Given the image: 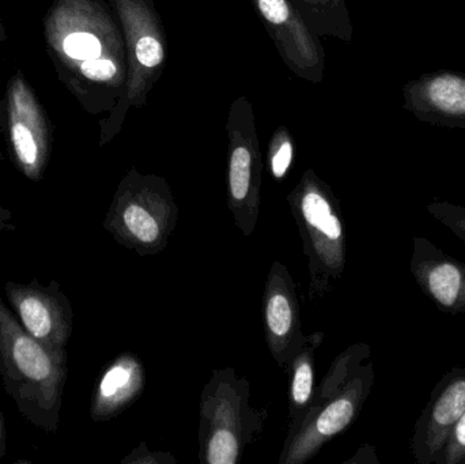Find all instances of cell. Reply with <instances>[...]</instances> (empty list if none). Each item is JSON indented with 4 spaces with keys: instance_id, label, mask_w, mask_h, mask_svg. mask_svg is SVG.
<instances>
[{
    "instance_id": "6da1fadb",
    "label": "cell",
    "mask_w": 465,
    "mask_h": 464,
    "mask_svg": "<svg viewBox=\"0 0 465 464\" xmlns=\"http://www.w3.org/2000/svg\"><path fill=\"white\" fill-rule=\"evenodd\" d=\"M67 350L25 331L0 296V375L5 392L33 427L56 433L67 380Z\"/></svg>"
},
{
    "instance_id": "7a4b0ae2",
    "label": "cell",
    "mask_w": 465,
    "mask_h": 464,
    "mask_svg": "<svg viewBox=\"0 0 465 464\" xmlns=\"http://www.w3.org/2000/svg\"><path fill=\"white\" fill-rule=\"evenodd\" d=\"M43 35L54 73L79 100L89 84L116 76V63L105 56V22L93 0H52Z\"/></svg>"
},
{
    "instance_id": "3957f363",
    "label": "cell",
    "mask_w": 465,
    "mask_h": 464,
    "mask_svg": "<svg viewBox=\"0 0 465 464\" xmlns=\"http://www.w3.org/2000/svg\"><path fill=\"white\" fill-rule=\"evenodd\" d=\"M5 141L15 168L33 183L45 176L54 133L43 104L24 71L8 79L5 95Z\"/></svg>"
},
{
    "instance_id": "277c9868",
    "label": "cell",
    "mask_w": 465,
    "mask_h": 464,
    "mask_svg": "<svg viewBox=\"0 0 465 464\" xmlns=\"http://www.w3.org/2000/svg\"><path fill=\"white\" fill-rule=\"evenodd\" d=\"M8 304L27 334L52 348H65L73 332V308L59 282L46 286L38 280L29 283L8 281L5 285Z\"/></svg>"
},
{
    "instance_id": "5b68a950",
    "label": "cell",
    "mask_w": 465,
    "mask_h": 464,
    "mask_svg": "<svg viewBox=\"0 0 465 464\" xmlns=\"http://www.w3.org/2000/svg\"><path fill=\"white\" fill-rule=\"evenodd\" d=\"M464 411L465 368L453 367L431 390L430 400L415 422L411 452L417 463L433 464Z\"/></svg>"
},
{
    "instance_id": "8992f818",
    "label": "cell",
    "mask_w": 465,
    "mask_h": 464,
    "mask_svg": "<svg viewBox=\"0 0 465 464\" xmlns=\"http://www.w3.org/2000/svg\"><path fill=\"white\" fill-rule=\"evenodd\" d=\"M410 271L423 294L441 312L465 313V263L440 250L430 240L415 236Z\"/></svg>"
},
{
    "instance_id": "52a82bcc",
    "label": "cell",
    "mask_w": 465,
    "mask_h": 464,
    "mask_svg": "<svg viewBox=\"0 0 465 464\" xmlns=\"http://www.w3.org/2000/svg\"><path fill=\"white\" fill-rule=\"evenodd\" d=\"M404 109L420 122L465 131V75L455 71L423 74L404 86Z\"/></svg>"
},
{
    "instance_id": "ba28073f",
    "label": "cell",
    "mask_w": 465,
    "mask_h": 464,
    "mask_svg": "<svg viewBox=\"0 0 465 464\" xmlns=\"http://www.w3.org/2000/svg\"><path fill=\"white\" fill-rule=\"evenodd\" d=\"M302 212L305 220L330 240H341V223L333 214L328 202L320 193H306L302 201Z\"/></svg>"
},
{
    "instance_id": "9c48e42d",
    "label": "cell",
    "mask_w": 465,
    "mask_h": 464,
    "mask_svg": "<svg viewBox=\"0 0 465 464\" xmlns=\"http://www.w3.org/2000/svg\"><path fill=\"white\" fill-rule=\"evenodd\" d=\"M131 372L124 365H114L106 370L98 384V397L95 402V414L106 413V409L116 402V397L127 387Z\"/></svg>"
},
{
    "instance_id": "30bf717a",
    "label": "cell",
    "mask_w": 465,
    "mask_h": 464,
    "mask_svg": "<svg viewBox=\"0 0 465 464\" xmlns=\"http://www.w3.org/2000/svg\"><path fill=\"white\" fill-rule=\"evenodd\" d=\"M357 411V403L351 398H341L325 409L317 421V430L322 435L332 436L349 427Z\"/></svg>"
},
{
    "instance_id": "8fae6325",
    "label": "cell",
    "mask_w": 465,
    "mask_h": 464,
    "mask_svg": "<svg viewBox=\"0 0 465 464\" xmlns=\"http://www.w3.org/2000/svg\"><path fill=\"white\" fill-rule=\"evenodd\" d=\"M125 228L143 242H153L158 237V225L154 218L136 204H130L122 212Z\"/></svg>"
},
{
    "instance_id": "7c38bea8",
    "label": "cell",
    "mask_w": 465,
    "mask_h": 464,
    "mask_svg": "<svg viewBox=\"0 0 465 464\" xmlns=\"http://www.w3.org/2000/svg\"><path fill=\"white\" fill-rule=\"evenodd\" d=\"M251 183V154L245 147H237L231 163V190L235 201H242Z\"/></svg>"
},
{
    "instance_id": "4fadbf2b",
    "label": "cell",
    "mask_w": 465,
    "mask_h": 464,
    "mask_svg": "<svg viewBox=\"0 0 465 464\" xmlns=\"http://www.w3.org/2000/svg\"><path fill=\"white\" fill-rule=\"evenodd\" d=\"M428 212L437 221L447 226L465 245V207L450 202H433L428 204Z\"/></svg>"
},
{
    "instance_id": "5bb4252c",
    "label": "cell",
    "mask_w": 465,
    "mask_h": 464,
    "mask_svg": "<svg viewBox=\"0 0 465 464\" xmlns=\"http://www.w3.org/2000/svg\"><path fill=\"white\" fill-rule=\"evenodd\" d=\"M465 463V411L458 420L455 427L448 436L447 443L433 464H464Z\"/></svg>"
},
{
    "instance_id": "9a60e30c",
    "label": "cell",
    "mask_w": 465,
    "mask_h": 464,
    "mask_svg": "<svg viewBox=\"0 0 465 464\" xmlns=\"http://www.w3.org/2000/svg\"><path fill=\"white\" fill-rule=\"evenodd\" d=\"M238 446L234 436L228 430H220L212 439L209 447V462L212 464H232L237 459Z\"/></svg>"
},
{
    "instance_id": "2e32d148",
    "label": "cell",
    "mask_w": 465,
    "mask_h": 464,
    "mask_svg": "<svg viewBox=\"0 0 465 464\" xmlns=\"http://www.w3.org/2000/svg\"><path fill=\"white\" fill-rule=\"evenodd\" d=\"M268 327L275 335L287 334L292 326V311L286 297L273 296L268 302L267 308Z\"/></svg>"
},
{
    "instance_id": "e0dca14e",
    "label": "cell",
    "mask_w": 465,
    "mask_h": 464,
    "mask_svg": "<svg viewBox=\"0 0 465 464\" xmlns=\"http://www.w3.org/2000/svg\"><path fill=\"white\" fill-rule=\"evenodd\" d=\"M136 59L146 67H157L163 60V45L154 37H143L136 43Z\"/></svg>"
},
{
    "instance_id": "ac0fdd59",
    "label": "cell",
    "mask_w": 465,
    "mask_h": 464,
    "mask_svg": "<svg viewBox=\"0 0 465 464\" xmlns=\"http://www.w3.org/2000/svg\"><path fill=\"white\" fill-rule=\"evenodd\" d=\"M312 368L311 365L302 364L295 372L294 381H292V395L295 402L303 405L308 402L312 391Z\"/></svg>"
},
{
    "instance_id": "d6986e66",
    "label": "cell",
    "mask_w": 465,
    "mask_h": 464,
    "mask_svg": "<svg viewBox=\"0 0 465 464\" xmlns=\"http://www.w3.org/2000/svg\"><path fill=\"white\" fill-rule=\"evenodd\" d=\"M259 8L262 16L271 24L283 25L289 21V5L284 0H259Z\"/></svg>"
},
{
    "instance_id": "ffe728a7",
    "label": "cell",
    "mask_w": 465,
    "mask_h": 464,
    "mask_svg": "<svg viewBox=\"0 0 465 464\" xmlns=\"http://www.w3.org/2000/svg\"><path fill=\"white\" fill-rule=\"evenodd\" d=\"M292 150L289 142L282 144L272 160V171L276 177H282L286 173L290 163H292Z\"/></svg>"
},
{
    "instance_id": "44dd1931",
    "label": "cell",
    "mask_w": 465,
    "mask_h": 464,
    "mask_svg": "<svg viewBox=\"0 0 465 464\" xmlns=\"http://www.w3.org/2000/svg\"><path fill=\"white\" fill-rule=\"evenodd\" d=\"M14 231H16V225L13 221V212L0 206V233Z\"/></svg>"
},
{
    "instance_id": "7402d4cb",
    "label": "cell",
    "mask_w": 465,
    "mask_h": 464,
    "mask_svg": "<svg viewBox=\"0 0 465 464\" xmlns=\"http://www.w3.org/2000/svg\"><path fill=\"white\" fill-rule=\"evenodd\" d=\"M7 452V436H5V417L2 411V400H0V459Z\"/></svg>"
},
{
    "instance_id": "603a6c76",
    "label": "cell",
    "mask_w": 465,
    "mask_h": 464,
    "mask_svg": "<svg viewBox=\"0 0 465 464\" xmlns=\"http://www.w3.org/2000/svg\"><path fill=\"white\" fill-rule=\"evenodd\" d=\"M7 32H5V25H3V22L0 21V46L3 45V43H5V40H7Z\"/></svg>"
},
{
    "instance_id": "cb8c5ba5",
    "label": "cell",
    "mask_w": 465,
    "mask_h": 464,
    "mask_svg": "<svg viewBox=\"0 0 465 464\" xmlns=\"http://www.w3.org/2000/svg\"><path fill=\"white\" fill-rule=\"evenodd\" d=\"M5 160V157H3L2 152H0V161Z\"/></svg>"
}]
</instances>
